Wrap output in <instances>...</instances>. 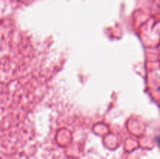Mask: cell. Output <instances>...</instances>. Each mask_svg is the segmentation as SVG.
Returning a JSON list of instances; mask_svg holds the SVG:
<instances>
[]
</instances>
